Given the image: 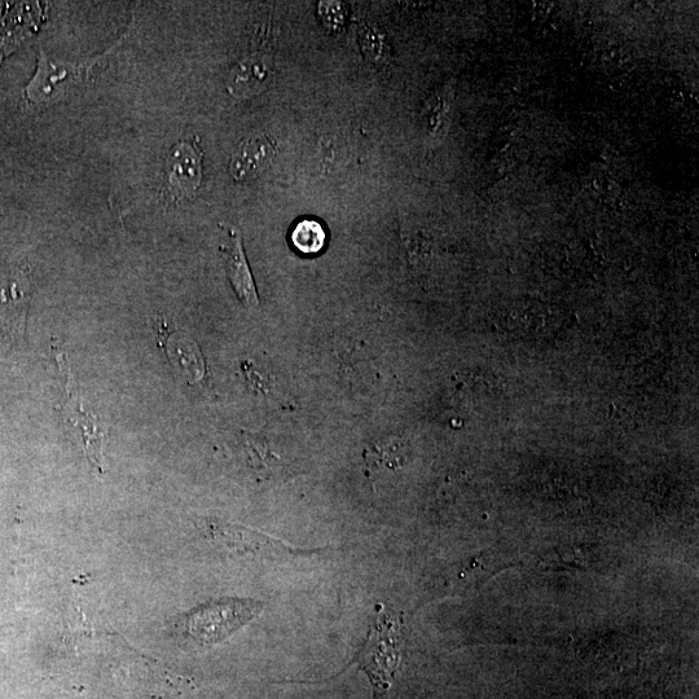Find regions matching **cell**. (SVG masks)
Returning a JSON list of instances; mask_svg holds the SVG:
<instances>
[{"label": "cell", "instance_id": "cell-2", "mask_svg": "<svg viewBox=\"0 0 699 699\" xmlns=\"http://www.w3.org/2000/svg\"><path fill=\"white\" fill-rule=\"evenodd\" d=\"M262 604L252 600H226L193 609L179 621L180 630L193 643H219L261 613Z\"/></svg>", "mask_w": 699, "mask_h": 699}, {"label": "cell", "instance_id": "cell-4", "mask_svg": "<svg viewBox=\"0 0 699 699\" xmlns=\"http://www.w3.org/2000/svg\"><path fill=\"white\" fill-rule=\"evenodd\" d=\"M206 530H208L211 539L226 545L231 551L265 558V560L285 561L289 557L310 555L309 551H300V549L289 547L272 536L244 526L209 521L206 523Z\"/></svg>", "mask_w": 699, "mask_h": 699}, {"label": "cell", "instance_id": "cell-7", "mask_svg": "<svg viewBox=\"0 0 699 699\" xmlns=\"http://www.w3.org/2000/svg\"><path fill=\"white\" fill-rule=\"evenodd\" d=\"M204 153L195 143L175 144L166 160V187L174 200H189L196 196L202 183Z\"/></svg>", "mask_w": 699, "mask_h": 699}, {"label": "cell", "instance_id": "cell-14", "mask_svg": "<svg viewBox=\"0 0 699 699\" xmlns=\"http://www.w3.org/2000/svg\"><path fill=\"white\" fill-rule=\"evenodd\" d=\"M372 464H382L388 468H399L406 461V448L399 441L381 442L375 444L371 452Z\"/></svg>", "mask_w": 699, "mask_h": 699}, {"label": "cell", "instance_id": "cell-5", "mask_svg": "<svg viewBox=\"0 0 699 699\" xmlns=\"http://www.w3.org/2000/svg\"><path fill=\"white\" fill-rule=\"evenodd\" d=\"M30 301L32 281L28 272L13 270L0 279V331L13 344L25 336Z\"/></svg>", "mask_w": 699, "mask_h": 699}, {"label": "cell", "instance_id": "cell-10", "mask_svg": "<svg viewBox=\"0 0 699 699\" xmlns=\"http://www.w3.org/2000/svg\"><path fill=\"white\" fill-rule=\"evenodd\" d=\"M567 316H562L558 310L530 309L512 311L500 316L499 327L505 332L516 334L518 337H549L560 331Z\"/></svg>", "mask_w": 699, "mask_h": 699}, {"label": "cell", "instance_id": "cell-11", "mask_svg": "<svg viewBox=\"0 0 699 699\" xmlns=\"http://www.w3.org/2000/svg\"><path fill=\"white\" fill-rule=\"evenodd\" d=\"M271 69L263 57L250 56L231 70L228 90L235 96L256 95L267 86Z\"/></svg>", "mask_w": 699, "mask_h": 699}, {"label": "cell", "instance_id": "cell-8", "mask_svg": "<svg viewBox=\"0 0 699 699\" xmlns=\"http://www.w3.org/2000/svg\"><path fill=\"white\" fill-rule=\"evenodd\" d=\"M227 231L228 239L221 246V252L224 263H226L228 279H230L237 297L245 306L257 307L259 305L258 293L248 261H246L243 237L236 228L230 227L227 228Z\"/></svg>", "mask_w": 699, "mask_h": 699}, {"label": "cell", "instance_id": "cell-12", "mask_svg": "<svg viewBox=\"0 0 699 699\" xmlns=\"http://www.w3.org/2000/svg\"><path fill=\"white\" fill-rule=\"evenodd\" d=\"M166 351L173 366L189 381H199L204 376V362L199 347L186 334H173L167 341Z\"/></svg>", "mask_w": 699, "mask_h": 699}, {"label": "cell", "instance_id": "cell-9", "mask_svg": "<svg viewBox=\"0 0 699 699\" xmlns=\"http://www.w3.org/2000/svg\"><path fill=\"white\" fill-rule=\"evenodd\" d=\"M276 152L278 148L268 136L256 135L245 139L232 155L231 177L237 182H248L259 177L270 166Z\"/></svg>", "mask_w": 699, "mask_h": 699}, {"label": "cell", "instance_id": "cell-1", "mask_svg": "<svg viewBox=\"0 0 699 699\" xmlns=\"http://www.w3.org/2000/svg\"><path fill=\"white\" fill-rule=\"evenodd\" d=\"M404 644L403 621L399 615L378 605L375 621L359 655V665L367 672L378 692L388 690L398 670Z\"/></svg>", "mask_w": 699, "mask_h": 699}, {"label": "cell", "instance_id": "cell-3", "mask_svg": "<svg viewBox=\"0 0 699 699\" xmlns=\"http://www.w3.org/2000/svg\"><path fill=\"white\" fill-rule=\"evenodd\" d=\"M101 57L104 56L85 63H63L51 60L41 48L37 73L26 86V98L34 107H47L68 98L89 81L90 73L100 63Z\"/></svg>", "mask_w": 699, "mask_h": 699}, {"label": "cell", "instance_id": "cell-6", "mask_svg": "<svg viewBox=\"0 0 699 699\" xmlns=\"http://www.w3.org/2000/svg\"><path fill=\"white\" fill-rule=\"evenodd\" d=\"M61 368L65 378H67V402L64 406L65 420L72 424L78 430L79 439L82 446L85 448L86 455L89 457L92 464L99 470H103V448L105 444V435L99 424L96 416L87 411L85 404L82 402L81 394L77 391V384L74 381L72 373L67 367V360L59 358Z\"/></svg>", "mask_w": 699, "mask_h": 699}, {"label": "cell", "instance_id": "cell-13", "mask_svg": "<svg viewBox=\"0 0 699 699\" xmlns=\"http://www.w3.org/2000/svg\"><path fill=\"white\" fill-rule=\"evenodd\" d=\"M290 241L297 252L306 254V256H314L324 249L325 243H327V231H325L323 224L316 219H301L294 224L292 233H290Z\"/></svg>", "mask_w": 699, "mask_h": 699}, {"label": "cell", "instance_id": "cell-15", "mask_svg": "<svg viewBox=\"0 0 699 699\" xmlns=\"http://www.w3.org/2000/svg\"><path fill=\"white\" fill-rule=\"evenodd\" d=\"M320 13L325 25L334 30H340L345 23L344 4L337 2L320 3Z\"/></svg>", "mask_w": 699, "mask_h": 699}]
</instances>
